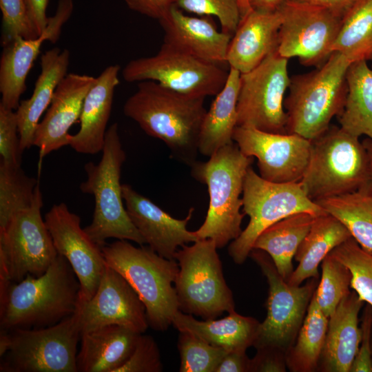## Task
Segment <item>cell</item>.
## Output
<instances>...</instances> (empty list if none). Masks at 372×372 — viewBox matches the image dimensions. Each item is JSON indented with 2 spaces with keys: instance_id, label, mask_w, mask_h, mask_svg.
Instances as JSON below:
<instances>
[{
  "instance_id": "6da1fadb",
  "label": "cell",
  "mask_w": 372,
  "mask_h": 372,
  "mask_svg": "<svg viewBox=\"0 0 372 372\" xmlns=\"http://www.w3.org/2000/svg\"><path fill=\"white\" fill-rule=\"evenodd\" d=\"M80 291L75 272L59 254L39 276L17 282L0 279L1 330L54 325L76 311Z\"/></svg>"
},
{
  "instance_id": "7a4b0ae2",
  "label": "cell",
  "mask_w": 372,
  "mask_h": 372,
  "mask_svg": "<svg viewBox=\"0 0 372 372\" xmlns=\"http://www.w3.org/2000/svg\"><path fill=\"white\" fill-rule=\"evenodd\" d=\"M205 98L189 96L153 81H141L123 105L124 114L149 136L163 141L175 158L196 161Z\"/></svg>"
},
{
  "instance_id": "3957f363",
  "label": "cell",
  "mask_w": 372,
  "mask_h": 372,
  "mask_svg": "<svg viewBox=\"0 0 372 372\" xmlns=\"http://www.w3.org/2000/svg\"><path fill=\"white\" fill-rule=\"evenodd\" d=\"M253 158L245 156L234 141L214 153L206 162L196 161L192 176L207 186L209 205L205 220L196 231L200 239L214 240L218 249L236 239L245 216L242 192Z\"/></svg>"
},
{
  "instance_id": "277c9868",
  "label": "cell",
  "mask_w": 372,
  "mask_h": 372,
  "mask_svg": "<svg viewBox=\"0 0 372 372\" xmlns=\"http://www.w3.org/2000/svg\"><path fill=\"white\" fill-rule=\"evenodd\" d=\"M352 63L333 52L316 70L291 77L285 99L287 133L313 141L322 134L342 112L347 94V72Z\"/></svg>"
},
{
  "instance_id": "5b68a950",
  "label": "cell",
  "mask_w": 372,
  "mask_h": 372,
  "mask_svg": "<svg viewBox=\"0 0 372 372\" xmlns=\"http://www.w3.org/2000/svg\"><path fill=\"white\" fill-rule=\"evenodd\" d=\"M101 251L106 264L129 282L143 302L149 326L156 331L167 330L179 310L173 287L179 270L177 261L126 240L105 244Z\"/></svg>"
},
{
  "instance_id": "8992f818",
  "label": "cell",
  "mask_w": 372,
  "mask_h": 372,
  "mask_svg": "<svg viewBox=\"0 0 372 372\" xmlns=\"http://www.w3.org/2000/svg\"><path fill=\"white\" fill-rule=\"evenodd\" d=\"M101 152L98 163L88 162L84 165L87 179L81 183L80 189L94 198L92 220L84 229L101 247L110 238L143 245L145 241L132 222L123 200L121 173L126 154L116 123L107 128Z\"/></svg>"
},
{
  "instance_id": "52a82bcc",
  "label": "cell",
  "mask_w": 372,
  "mask_h": 372,
  "mask_svg": "<svg viewBox=\"0 0 372 372\" xmlns=\"http://www.w3.org/2000/svg\"><path fill=\"white\" fill-rule=\"evenodd\" d=\"M300 183L314 202L371 185L369 161L362 142L342 127L331 125L311 141L309 163Z\"/></svg>"
},
{
  "instance_id": "ba28073f",
  "label": "cell",
  "mask_w": 372,
  "mask_h": 372,
  "mask_svg": "<svg viewBox=\"0 0 372 372\" xmlns=\"http://www.w3.org/2000/svg\"><path fill=\"white\" fill-rule=\"evenodd\" d=\"M76 312L46 327L0 331L1 372H78Z\"/></svg>"
},
{
  "instance_id": "9c48e42d",
  "label": "cell",
  "mask_w": 372,
  "mask_h": 372,
  "mask_svg": "<svg viewBox=\"0 0 372 372\" xmlns=\"http://www.w3.org/2000/svg\"><path fill=\"white\" fill-rule=\"evenodd\" d=\"M217 249L214 240L200 239L176 252L179 270L174 287L183 313L212 320L235 311Z\"/></svg>"
},
{
  "instance_id": "30bf717a",
  "label": "cell",
  "mask_w": 372,
  "mask_h": 372,
  "mask_svg": "<svg viewBox=\"0 0 372 372\" xmlns=\"http://www.w3.org/2000/svg\"><path fill=\"white\" fill-rule=\"evenodd\" d=\"M242 211L249 222L229 246V255L242 264L254 248L258 236L282 219L300 212L318 216L327 212L311 200L299 182L273 183L262 178L250 166L245 175Z\"/></svg>"
},
{
  "instance_id": "8fae6325",
  "label": "cell",
  "mask_w": 372,
  "mask_h": 372,
  "mask_svg": "<svg viewBox=\"0 0 372 372\" xmlns=\"http://www.w3.org/2000/svg\"><path fill=\"white\" fill-rule=\"evenodd\" d=\"M260 267L269 285L267 316L260 324L255 348H269L285 355L294 344L317 288L312 278L302 286H293L278 273L271 257L253 249L249 254Z\"/></svg>"
},
{
  "instance_id": "7c38bea8",
  "label": "cell",
  "mask_w": 372,
  "mask_h": 372,
  "mask_svg": "<svg viewBox=\"0 0 372 372\" xmlns=\"http://www.w3.org/2000/svg\"><path fill=\"white\" fill-rule=\"evenodd\" d=\"M43 196L37 186L33 203L0 229V279L19 282L44 273L58 256L41 216Z\"/></svg>"
},
{
  "instance_id": "4fadbf2b",
  "label": "cell",
  "mask_w": 372,
  "mask_h": 372,
  "mask_svg": "<svg viewBox=\"0 0 372 372\" xmlns=\"http://www.w3.org/2000/svg\"><path fill=\"white\" fill-rule=\"evenodd\" d=\"M228 74L223 65L205 61L165 43L155 55L131 60L122 70L127 82L153 81L180 94L203 98L218 94Z\"/></svg>"
},
{
  "instance_id": "5bb4252c",
  "label": "cell",
  "mask_w": 372,
  "mask_h": 372,
  "mask_svg": "<svg viewBox=\"0 0 372 372\" xmlns=\"http://www.w3.org/2000/svg\"><path fill=\"white\" fill-rule=\"evenodd\" d=\"M288 59L278 51L252 70L240 74L237 103V126L287 134L285 95L291 77Z\"/></svg>"
},
{
  "instance_id": "9a60e30c",
  "label": "cell",
  "mask_w": 372,
  "mask_h": 372,
  "mask_svg": "<svg viewBox=\"0 0 372 372\" xmlns=\"http://www.w3.org/2000/svg\"><path fill=\"white\" fill-rule=\"evenodd\" d=\"M282 22L279 31L278 54L296 57L301 64L319 67L332 52L342 17L321 6L286 0L279 9Z\"/></svg>"
},
{
  "instance_id": "2e32d148",
  "label": "cell",
  "mask_w": 372,
  "mask_h": 372,
  "mask_svg": "<svg viewBox=\"0 0 372 372\" xmlns=\"http://www.w3.org/2000/svg\"><path fill=\"white\" fill-rule=\"evenodd\" d=\"M233 140L245 156L257 159L259 175L268 181L299 182L309 163L311 141L298 134L237 126Z\"/></svg>"
},
{
  "instance_id": "e0dca14e",
  "label": "cell",
  "mask_w": 372,
  "mask_h": 372,
  "mask_svg": "<svg viewBox=\"0 0 372 372\" xmlns=\"http://www.w3.org/2000/svg\"><path fill=\"white\" fill-rule=\"evenodd\" d=\"M44 220L58 253L67 259L81 286L79 303L91 299L96 293L106 262L101 247L81 227V218L65 203L54 205Z\"/></svg>"
},
{
  "instance_id": "ac0fdd59",
  "label": "cell",
  "mask_w": 372,
  "mask_h": 372,
  "mask_svg": "<svg viewBox=\"0 0 372 372\" xmlns=\"http://www.w3.org/2000/svg\"><path fill=\"white\" fill-rule=\"evenodd\" d=\"M81 335L118 324L143 333L149 327L145 307L129 282L106 264L98 289L76 311Z\"/></svg>"
},
{
  "instance_id": "d6986e66",
  "label": "cell",
  "mask_w": 372,
  "mask_h": 372,
  "mask_svg": "<svg viewBox=\"0 0 372 372\" xmlns=\"http://www.w3.org/2000/svg\"><path fill=\"white\" fill-rule=\"evenodd\" d=\"M72 0H59L54 14L48 17L43 33L35 39L18 37L3 46L0 59V103L16 110L26 90L27 76L45 41L56 43L73 11Z\"/></svg>"
},
{
  "instance_id": "ffe728a7",
  "label": "cell",
  "mask_w": 372,
  "mask_h": 372,
  "mask_svg": "<svg viewBox=\"0 0 372 372\" xmlns=\"http://www.w3.org/2000/svg\"><path fill=\"white\" fill-rule=\"evenodd\" d=\"M123 196L128 215L145 243L158 255L174 259L179 247L199 239L194 231L187 229L194 208L186 218L176 219L154 202L134 190L131 185H122Z\"/></svg>"
},
{
  "instance_id": "44dd1931",
  "label": "cell",
  "mask_w": 372,
  "mask_h": 372,
  "mask_svg": "<svg viewBox=\"0 0 372 372\" xmlns=\"http://www.w3.org/2000/svg\"><path fill=\"white\" fill-rule=\"evenodd\" d=\"M96 78L69 73L61 81L35 131L34 145L40 157L69 145V130L80 118L85 98Z\"/></svg>"
},
{
  "instance_id": "7402d4cb",
  "label": "cell",
  "mask_w": 372,
  "mask_h": 372,
  "mask_svg": "<svg viewBox=\"0 0 372 372\" xmlns=\"http://www.w3.org/2000/svg\"><path fill=\"white\" fill-rule=\"evenodd\" d=\"M158 22L163 43L207 62L227 64L232 36L218 30L211 17H192L174 5Z\"/></svg>"
},
{
  "instance_id": "603a6c76",
  "label": "cell",
  "mask_w": 372,
  "mask_h": 372,
  "mask_svg": "<svg viewBox=\"0 0 372 372\" xmlns=\"http://www.w3.org/2000/svg\"><path fill=\"white\" fill-rule=\"evenodd\" d=\"M282 22L280 10L265 12L252 9L241 18L228 49L229 68L247 73L276 51Z\"/></svg>"
},
{
  "instance_id": "cb8c5ba5",
  "label": "cell",
  "mask_w": 372,
  "mask_h": 372,
  "mask_svg": "<svg viewBox=\"0 0 372 372\" xmlns=\"http://www.w3.org/2000/svg\"><path fill=\"white\" fill-rule=\"evenodd\" d=\"M118 65H111L96 77L87 92L80 116V128L71 134L69 145L76 152L96 154L102 151L116 87L120 83Z\"/></svg>"
},
{
  "instance_id": "d4e9b609",
  "label": "cell",
  "mask_w": 372,
  "mask_h": 372,
  "mask_svg": "<svg viewBox=\"0 0 372 372\" xmlns=\"http://www.w3.org/2000/svg\"><path fill=\"white\" fill-rule=\"evenodd\" d=\"M364 303L355 291H351L329 317L318 371L350 372L360 343L358 316Z\"/></svg>"
},
{
  "instance_id": "484cf974",
  "label": "cell",
  "mask_w": 372,
  "mask_h": 372,
  "mask_svg": "<svg viewBox=\"0 0 372 372\" xmlns=\"http://www.w3.org/2000/svg\"><path fill=\"white\" fill-rule=\"evenodd\" d=\"M70 52L54 48L41 57V72L31 96L20 102L16 110L20 147L22 152L34 145L36 129L43 112L48 108L54 91L68 74Z\"/></svg>"
},
{
  "instance_id": "4316f807",
  "label": "cell",
  "mask_w": 372,
  "mask_h": 372,
  "mask_svg": "<svg viewBox=\"0 0 372 372\" xmlns=\"http://www.w3.org/2000/svg\"><path fill=\"white\" fill-rule=\"evenodd\" d=\"M140 334L118 324L81 334L78 372H117L130 358Z\"/></svg>"
},
{
  "instance_id": "83f0119b",
  "label": "cell",
  "mask_w": 372,
  "mask_h": 372,
  "mask_svg": "<svg viewBox=\"0 0 372 372\" xmlns=\"http://www.w3.org/2000/svg\"><path fill=\"white\" fill-rule=\"evenodd\" d=\"M260 324L256 319L240 315L236 311L221 319L198 320L193 315L178 310L172 322L179 331L190 332L227 351H246L254 346Z\"/></svg>"
},
{
  "instance_id": "f1b7e54d",
  "label": "cell",
  "mask_w": 372,
  "mask_h": 372,
  "mask_svg": "<svg viewBox=\"0 0 372 372\" xmlns=\"http://www.w3.org/2000/svg\"><path fill=\"white\" fill-rule=\"evenodd\" d=\"M352 238L346 226L330 214L316 216L300 245L294 259L298 265L287 283L299 286L309 278H318V266L337 246Z\"/></svg>"
},
{
  "instance_id": "f546056e",
  "label": "cell",
  "mask_w": 372,
  "mask_h": 372,
  "mask_svg": "<svg viewBox=\"0 0 372 372\" xmlns=\"http://www.w3.org/2000/svg\"><path fill=\"white\" fill-rule=\"evenodd\" d=\"M240 79V72L229 68L223 88L207 110L199 138V152L204 156L209 157L222 147L234 142Z\"/></svg>"
},
{
  "instance_id": "4dcf8cb0",
  "label": "cell",
  "mask_w": 372,
  "mask_h": 372,
  "mask_svg": "<svg viewBox=\"0 0 372 372\" xmlns=\"http://www.w3.org/2000/svg\"><path fill=\"white\" fill-rule=\"evenodd\" d=\"M316 216L307 212L289 216L265 229L254 248L266 252L286 280L293 271L292 260Z\"/></svg>"
},
{
  "instance_id": "1f68e13d",
  "label": "cell",
  "mask_w": 372,
  "mask_h": 372,
  "mask_svg": "<svg viewBox=\"0 0 372 372\" xmlns=\"http://www.w3.org/2000/svg\"><path fill=\"white\" fill-rule=\"evenodd\" d=\"M346 78L347 98L338 116L340 127L355 136L365 135L372 140V68L365 60L353 62Z\"/></svg>"
},
{
  "instance_id": "d6a6232c",
  "label": "cell",
  "mask_w": 372,
  "mask_h": 372,
  "mask_svg": "<svg viewBox=\"0 0 372 372\" xmlns=\"http://www.w3.org/2000/svg\"><path fill=\"white\" fill-rule=\"evenodd\" d=\"M328 322L329 318L319 307L313 293L296 341L285 355L287 367L290 371L318 370Z\"/></svg>"
},
{
  "instance_id": "836d02e7",
  "label": "cell",
  "mask_w": 372,
  "mask_h": 372,
  "mask_svg": "<svg viewBox=\"0 0 372 372\" xmlns=\"http://www.w3.org/2000/svg\"><path fill=\"white\" fill-rule=\"evenodd\" d=\"M328 214L340 220L353 238L372 251V188L371 185L356 192L316 201Z\"/></svg>"
},
{
  "instance_id": "e575fe53",
  "label": "cell",
  "mask_w": 372,
  "mask_h": 372,
  "mask_svg": "<svg viewBox=\"0 0 372 372\" xmlns=\"http://www.w3.org/2000/svg\"><path fill=\"white\" fill-rule=\"evenodd\" d=\"M333 52L351 63L372 59V0H355L344 14Z\"/></svg>"
},
{
  "instance_id": "d590c367",
  "label": "cell",
  "mask_w": 372,
  "mask_h": 372,
  "mask_svg": "<svg viewBox=\"0 0 372 372\" xmlns=\"http://www.w3.org/2000/svg\"><path fill=\"white\" fill-rule=\"evenodd\" d=\"M37 179L25 174L21 166L0 163V229L19 211L33 203Z\"/></svg>"
},
{
  "instance_id": "8d00e7d4",
  "label": "cell",
  "mask_w": 372,
  "mask_h": 372,
  "mask_svg": "<svg viewBox=\"0 0 372 372\" xmlns=\"http://www.w3.org/2000/svg\"><path fill=\"white\" fill-rule=\"evenodd\" d=\"M330 254L349 269L351 288L364 303L372 307V251L362 248L351 238Z\"/></svg>"
},
{
  "instance_id": "74e56055",
  "label": "cell",
  "mask_w": 372,
  "mask_h": 372,
  "mask_svg": "<svg viewBox=\"0 0 372 372\" xmlns=\"http://www.w3.org/2000/svg\"><path fill=\"white\" fill-rule=\"evenodd\" d=\"M322 275L314 292L320 309L328 318L351 291V273L349 269L330 253L321 263Z\"/></svg>"
},
{
  "instance_id": "f35d334b",
  "label": "cell",
  "mask_w": 372,
  "mask_h": 372,
  "mask_svg": "<svg viewBox=\"0 0 372 372\" xmlns=\"http://www.w3.org/2000/svg\"><path fill=\"white\" fill-rule=\"evenodd\" d=\"M178 349L180 357V372H215L222 359L229 352L188 331H180Z\"/></svg>"
},
{
  "instance_id": "ab89813d",
  "label": "cell",
  "mask_w": 372,
  "mask_h": 372,
  "mask_svg": "<svg viewBox=\"0 0 372 372\" xmlns=\"http://www.w3.org/2000/svg\"><path fill=\"white\" fill-rule=\"evenodd\" d=\"M176 6L188 13L216 17L221 30L231 36L241 19L238 0H177Z\"/></svg>"
},
{
  "instance_id": "60d3db41",
  "label": "cell",
  "mask_w": 372,
  "mask_h": 372,
  "mask_svg": "<svg viewBox=\"0 0 372 372\" xmlns=\"http://www.w3.org/2000/svg\"><path fill=\"white\" fill-rule=\"evenodd\" d=\"M0 8L2 47L18 37L31 39L39 37L30 20L25 0H0Z\"/></svg>"
},
{
  "instance_id": "b9f144b4",
  "label": "cell",
  "mask_w": 372,
  "mask_h": 372,
  "mask_svg": "<svg viewBox=\"0 0 372 372\" xmlns=\"http://www.w3.org/2000/svg\"><path fill=\"white\" fill-rule=\"evenodd\" d=\"M22 154L16 111L0 103L1 163L21 166Z\"/></svg>"
},
{
  "instance_id": "7bdbcfd3",
  "label": "cell",
  "mask_w": 372,
  "mask_h": 372,
  "mask_svg": "<svg viewBox=\"0 0 372 372\" xmlns=\"http://www.w3.org/2000/svg\"><path fill=\"white\" fill-rule=\"evenodd\" d=\"M163 371L157 343L149 335L141 333L128 360L117 372H160Z\"/></svg>"
},
{
  "instance_id": "ee69618b",
  "label": "cell",
  "mask_w": 372,
  "mask_h": 372,
  "mask_svg": "<svg viewBox=\"0 0 372 372\" xmlns=\"http://www.w3.org/2000/svg\"><path fill=\"white\" fill-rule=\"evenodd\" d=\"M361 340L350 372H372V307L365 304L361 319Z\"/></svg>"
},
{
  "instance_id": "f6af8a7d",
  "label": "cell",
  "mask_w": 372,
  "mask_h": 372,
  "mask_svg": "<svg viewBox=\"0 0 372 372\" xmlns=\"http://www.w3.org/2000/svg\"><path fill=\"white\" fill-rule=\"evenodd\" d=\"M286 368L285 354L275 349H257L251 359V372H285Z\"/></svg>"
},
{
  "instance_id": "bcb514c9",
  "label": "cell",
  "mask_w": 372,
  "mask_h": 372,
  "mask_svg": "<svg viewBox=\"0 0 372 372\" xmlns=\"http://www.w3.org/2000/svg\"><path fill=\"white\" fill-rule=\"evenodd\" d=\"M132 10L159 21L177 0H123Z\"/></svg>"
},
{
  "instance_id": "7dc6e473",
  "label": "cell",
  "mask_w": 372,
  "mask_h": 372,
  "mask_svg": "<svg viewBox=\"0 0 372 372\" xmlns=\"http://www.w3.org/2000/svg\"><path fill=\"white\" fill-rule=\"evenodd\" d=\"M251 359L244 351H229L217 366L215 372L251 371Z\"/></svg>"
},
{
  "instance_id": "c3c4849f",
  "label": "cell",
  "mask_w": 372,
  "mask_h": 372,
  "mask_svg": "<svg viewBox=\"0 0 372 372\" xmlns=\"http://www.w3.org/2000/svg\"><path fill=\"white\" fill-rule=\"evenodd\" d=\"M34 29L40 36L46 28L48 17L46 10L49 0H25Z\"/></svg>"
},
{
  "instance_id": "681fc988",
  "label": "cell",
  "mask_w": 372,
  "mask_h": 372,
  "mask_svg": "<svg viewBox=\"0 0 372 372\" xmlns=\"http://www.w3.org/2000/svg\"><path fill=\"white\" fill-rule=\"evenodd\" d=\"M323 7L343 17L355 0H296Z\"/></svg>"
},
{
  "instance_id": "f907efd6",
  "label": "cell",
  "mask_w": 372,
  "mask_h": 372,
  "mask_svg": "<svg viewBox=\"0 0 372 372\" xmlns=\"http://www.w3.org/2000/svg\"><path fill=\"white\" fill-rule=\"evenodd\" d=\"M286 0H249L251 9L265 12H273L278 10Z\"/></svg>"
},
{
  "instance_id": "816d5d0a",
  "label": "cell",
  "mask_w": 372,
  "mask_h": 372,
  "mask_svg": "<svg viewBox=\"0 0 372 372\" xmlns=\"http://www.w3.org/2000/svg\"><path fill=\"white\" fill-rule=\"evenodd\" d=\"M362 143L366 149L370 167V184L372 188V140L369 138H365Z\"/></svg>"
},
{
  "instance_id": "f5cc1de1",
  "label": "cell",
  "mask_w": 372,
  "mask_h": 372,
  "mask_svg": "<svg viewBox=\"0 0 372 372\" xmlns=\"http://www.w3.org/2000/svg\"><path fill=\"white\" fill-rule=\"evenodd\" d=\"M241 18L245 17L252 9L249 4V0H238Z\"/></svg>"
},
{
  "instance_id": "db71d44e",
  "label": "cell",
  "mask_w": 372,
  "mask_h": 372,
  "mask_svg": "<svg viewBox=\"0 0 372 372\" xmlns=\"http://www.w3.org/2000/svg\"><path fill=\"white\" fill-rule=\"evenodd\" d=\"M371 350H372V335H371Z\"/></svg>"
}]
</instances>
